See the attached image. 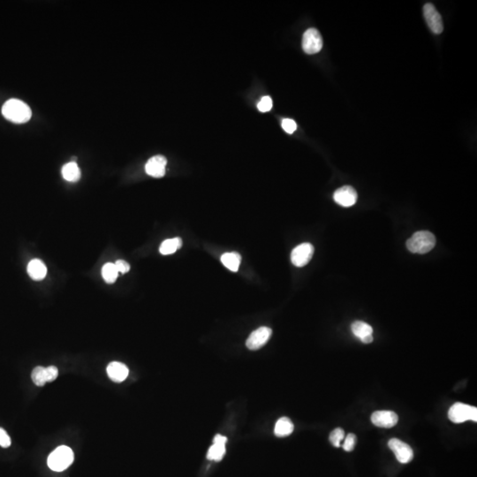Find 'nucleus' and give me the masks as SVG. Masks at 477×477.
Wrapping results in <instances>:
<instances>
[{"mask_svg":"<svg viewBox=\"0 0 477 477\" xmlns=\"http://www.w3.org/2000/svg\"><path fill=\"white\" fill-rule=\"evenodd\" d=\"M59 375V370L55 366L47 368L38 366L31 373L32 381L37 386H43L49 382H53Z\"/></svg>","mask_w":477,"mask_h":477,"instance_id":"9","label":"nucleus"},{"mask_svg":"<svg viewBox=\"0 0 477 477\" xmlns=\"http://www.w3.org/2000/svg\"><path fill=\"white\" fill-rule=\"evenodd\" d=\"M167 160L164 156H155L151 157L145 165V171L149 176L162 178L165 174V167Z\"/></svg>","mask_w":477,"mask_h":477,"instance_id":"13","label":"nucleus"},{"mask_svg":"<svg viewBox=\"0 0 477 477\" xmlns=\"http://www.w3.org/2000/svg\"><path fill=\"white\" fill-rule=\"evenodd\" d=\"M182 246V239L177 237V238H169L165 239L163 243L161 244L159 251L162 254L167 255V254H172L175 253L178 249H180Z\"/></svg>","mask_w":477,"mask_h":477,"instance_id":"20","label":"nucleus"},{"mask_svg":"<svg viewBox=\"0 0 477 477\" xmlns=\"http://www.w3.org/2000/svg\"><path fill=\"white\" fill-rule=\"evenodd\" d=\"M345 438V431L341 428H337L330 434V441L335 447L341 446V441Z\"/></svg>","mask_w":477,"mask_h":477,"instance_id":"23","label":"nucleus"},{"mask_svg":"<svg viewBox=\"0 0 477 477\" xmlns=\"http://www.w3.org/2000/svg\"><path fill=\"white\" fill-rule=\"evenodd\" d=\"M102 276L105 281L108 284H113L116 281L119 276V271L114 263L108 262L103 266Z\"/></svg>","mask_w":477,"mask_h":477,"instance_id":"22","label":"nucleus"},{"mask_svg":"<svg viewBox=\"0 0 477 477\" xmlns=\"http://www.w3.org/2000/svg\"><path fill=\"white\" fill-rule=\"evenodd\" d=\"M388 446L393 452V454H395L396 459L400 463L407 464L414 458V453L410 446L398 438H391L388 443Z\"/></svg>","mask_w":477,"mask_h":477,"instance_id":"8","label":"nucleus"},{"mask_svg":"<svg viewBox=\"0 0 477 477\" xmlns=\"http://www.w3.org/2000/svg\"><path fill=\"white\" fill-rule=\"evenodd\" d=\"M282 127L287 133H293L297 129V124L293 119H285L282 120Z\"/></svg>","mask_w":477,"mask_h":477,"instance_id":"26","label":"nucleus"},{"mask_svg":"<svg viewBox=\"0 0 477 477\" xmlns=\"http://www.w3.org/2000/svg\"><path fill=\"white\" fill-rule=\"evenodd\" d=\"M240 261H241V256H240V254L236 253V252L226 253L221 256V262L224 265L226 266L228 270L234 271V272L238 271Z\"/></svg>","mask_w":477,"mask_h":477,"instance_id":"19","label":"nucleus"},{"mask_svg":"<svg viewBox=\"0 0 477 477\" xmlns=\"http://www.w3.org/2000/svg\"><path fill=\"white\" fill-rule=\"evenodd\" d=\"M257 108H258L260 112L262 113H267L269 112L272 108V100L271 98L269 97V96H265L261 99V101L258 103L257 105Z\"/></svg>","mask_w":477,"mask_h":477,"instance_id":"25","label":"nucleus"},{"mask_svg":"<svg viewBox=\"0 0 477 477\" xmlns=\"http://www.w3.org/2000/svg\"><path fill=\"white\" fill-rule=\"evenodd\" d=\"M352 333L360 339L364 344H369L373 341V329L370 325L362 321H356L351 325Z\"/></svg>","mask_w":477,"mask_h":477,"instance_id":"14","label":"nucleus"},{"mask_svg":"<svg viewBox=\"0 0 477 477\" xmlns=\"http://www.w3.org/2000/svg\"><path fill=\"white\" fill-rule=\"evenodd\" d=\"M448 417L454 423H462L467 421L477 422V408L462 402L455 403L449 409Z\"/></svg>","mask_w":477,"mask_h":477,"instance_id":"4","label":"nucleus"},{"mask_svg":"<svg viewBox=\"0 0 477 477\" xmlns=\"http://www.w3.org/2000/svg\"><path fill=\"white\" fill-rule=\"evenodd\" d=\"M27 273L34 280H42L47 275V268L40 259H33L27 265Z\"/></svg>","mask_w":477,"mask_h":477,"instance_id":"16","label":"nucleus"},{"mask_svg":"<svg viewBox=\"0 0 477 477\" xmlns=\"http://www.w3.org/2000/svg\"><path fill=\"white\" fill-rule=\"evenodd\" d=\"M358 196L356 189L350 186H344L334 192L333 199L342 207H351L356 204Z\"/></svg>","mask_w":477,"mask_h":477,"instance_id":"11","label":"nucleus"},{"mask_svg":"<svg viewBox=\"0 0 477 477\" xmlns=\"http://www.w3.org/2000/svg\"><path fill=\"white\" fill-rule=\"evenodd\" d=\"M74 452L68 446H61L55 449L48 458V466L55 472H62L74 462Z\"/></svg>","mask_w":477,"mask_h":477,"instance_id":"3","label":"nucleus"},{"mask_svg":"<svg viewBox=\"0 0 477 477\" xmlns=\"http://www.w3.org/2000/svg\"><path fill=\"white\" fill-rule=\"evenodd\" d=\"M436 245V237L429 231L416 232L407 241V247L414 254H426Z\"/></svg>","mask_w":477,"mask_h":477,"instance_id":"2","label":"nucleus"},{"mask_svg":"<svg viewBox=\"0 0 477 477\" xmlns=\"http://www.w3.org/2000/svg\"><path fill=\"white\" fill-rule=\"evenodd\" d=\"M81 170L78 164L74 161L65 164L62 168V176L65 180L69 182H76L81 178Z\"/></svg>","mask_w":477,"mask_h":477,"instance_id":"18","label":"nucleus"},{"mask_svg":"<svg viewBox=\"0 0 477 477\" xmlns=\"http://www.w3.org/2000/svg\"><path fill=\"white\" fill-rule=\"evenodd\" d=\"M2 114L10 121L22 124L30 119L32 112L26 103L19 99H10L2 107Z\"/></svg>","mask_w":477,"mask_h":477,"instance_id":"1","label":"nucleus"},{"mask_svg":"<svg viewBox=\"0 0 477 477\" xmlns=\"http://www.w3.org/2000/svg\"><path fill=\"white\" fill-rule=\"evenodd\" d=\"M344 439V444L342 446H343V449L346 452H352L356 447V440H357L356 435L350 433Z\"/></svg>","mask_w":477,"mask_h":477,"instance_id":"24","label":"nucleus"},{"mask_svg":"<svg viewBox=\"0 0 477 477\" xmlns=\"http://www.w3.org/2000/svg\"><path fill=\"white\" fill-rule=\"evenodd\" d=\"M399 417L392 411H375L371 415V422L375 426L390 429L398 423Z\"/></svg>","mask_w":477,"mask_h":477,"instance_id":"12","label":"nucleus"},{"mask_svg":"<svg viewBox=\"0 0 477 477\" xmlns=\"http://www.w3.org/2000/svg\"><path fill=\"white\" fill-rule=\"evenodd\" d=\"M423 15L431 32L436 35L441 34L444 29L442 17L432 4H426L423 6Z\"/></svg>","mask_w":477,"mask_h":477,"instance_id":"7","label":"nucleus"},{"mask_svg":"<svg viewBox=\"0 0 477 477\" xmlns=\"http://www.w3.org/2000/svg\"><path fill=\"white\" fill-rule=\"evenodd\" d=\"M323 48V38L316 28L306 30L302 37V49L307 54L318 53Z\"/></svg>","mask_w":477,"mask_h":477,"instance_id":"5","label":"nucleus"},{"mask_svg":"<svg viewBox=\"0 0 477 477\" xmlns=\"http://www.w3.org/2000/svg\"><path fill=\"white\" fill-rule=\"evenodd\" d=\"M314 246L310 243H302L293 248L291 253V262L296 267H303L312 259Z\"/></svg>","mask_w":477,"mask_h":477,"instance_id":"6","label":"nucleus"},{"mask_svg":"<svg viewBox=\"0 0 477 477\" xmlns=\"http://www.w3.org/2000/svg\"><path fill=\"white\" fill-rule=\"evenodd\" d=\"M227 438L224 436H221V435H217L214 439H213V443H219V444H227Z\"/></svg>","mask_w":477,"mask_h":477,"instance_id":"29","label":"nucleus"},{"mask_svg":"<svg viewBox=\"0 0 477 477\" xmlns=\"http://www.w3.org/2000/svg\"><path fill=\"white\" fill-rule=\"evenodd\" d=\"M272 334L271 329L260 327L251 333L246 342V348L250 350H257L269 341Z\"/></svg>","mask_w":477,"mask_h":477,"instance_id":"10","label":"nucleus"},{"mask_svg":"<svg viewBox=\"0 0 477 477\" xmlns=\"http://www.w3.org/2000/svg\"><path fill=\"white\" fill-rule=\"evenodd\" d=\"M294 426L292 421L287 417H282L276 423L274 433L278 438H285L293 433Z\"/></svg>","mask_w":477,"mask_h":477,"instance_id":"17","label":"nucleus"},{"mask_svg":"<svg viewBox=\"0 0 477 477\" xmlns=\"http://www.w3.org/2000/svg\"><path fill=\"white\" fill-rule=\"evenodd\" d=\"M107 374L115 383H121L127 377L129 370L125 364L119 361H113L107 367Z\"/></svg>","mask_w":477,"mask_h":477,"instance_id":"15","label":"nucleus"},{"mask_svg":"<svg viewBox=\"0 0 477 477\" xmlns=\"http://www.w3.org/2000/svg\"><path fill=\"white\" fill-rule=\"evenodd\" d=\"M0 446L4 448H7L11 446V438L2 428H0Z\"/></svg>","mask_w":477,"mask_h":477,"instance_id":"27","label":"nucleus"},{"mask_svg":"<svg viewBox=\"0 0 477 477\" xmlns=\"http://www.w3.org/2000/svg\"><path fill=\"white\" fill-rule=\"evenodd\" d=\"M226 454V445L213 443L211 448L208 451L207 458L211 461L220 462Z\"/></svg>","mask_w":477,"mask_h":477,"instance_id":"21","label":"nucleus"},{"mask_svg":"<svg viewBox=\"0 0 477 477\" xmlns=\"http://www.w3.org/2000/svg\"><path fill=\"white\" fill-rule=\"evenodd\" d=\"M116 268H117L118 271L119 272H121V273H126L128 272L130 270V265L128 262H125L124 260H118L117 262L114 263Z\"/></svg>","mask_w":477,"mask_h":477,"instance_id":"28","label":"nucleus"}]
</instances>
